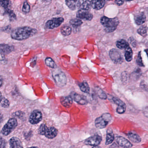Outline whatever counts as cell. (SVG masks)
<instances>
[{
	"label": "cell",
	"mask_w": 148,
	"mask_h": 148,
	"mask_svg": "<svg viewBox=\"0 0 148 148\" xmlns=\"http://www.w3.org/2000/svg\"><path fill=\"white\" fill-rule=\"evenodd\" d=\"M23 114V112H15L14 113L15 116L17 117H20L22 116V114Z\"/></svg>",
	"instance_id": "cell-40"
},
{
	"label": "cell",
	"mask_w": 148,
	"mask_h": 148,
	"mask_svg": "<svg viewBox=\"0 0 148 148\" xmlns=\"http://www.w3.org/2000/svg\"><path fill=\"white\" fill-rule=\"evenodd\" d=\"M92 8L95 10L101 9L106 4L105 1H91Z\"/></svg>",
	"instance_id": "cell-19"
},
{
	"label": "cell",
	"mask_w": 148,
	"mask_h": 148,
	"mask_svg": "<svg viewBox=\"0 0 148 148\" xmlns=\"http://www.w3.org/2000/svg\"><path fill=\"white\" fill-rule=\"evenodd\" d=\"M112 101L116 105L118 106L116 109V112L119 114H123L126 110V106L125 103L121 99L116 97H112Z\"/></svg>",
	"instance_id": "cell-11"
},
{
	"label": "cell",
	"mask_w": 148,
	"mask_h": 148,
	"mask_svg": "<svg viewBox=\"0 0 148 148\" xmlns=\"http://www.w3.org/2000/svg\"><path fill=\"white\" fill-rule=\"evenodd\" d=\"M147 31H148V27L145 26H143L137 30V33L141 36L145 37L147 35Z\"/></svg>",
	"instance_id": "cell-31"
},
{
	"label": "cell",
	"mask_w": 148,
	"mask_h": 148,
	"mask_svg": "<svg viewBox=\"0 0 148 148\" xmlns=\"http://www.w3.org/2000/svg\"><path fill=\"white\" fill-rule=\"evenodd\" d=\"M143 113L145 116L148 118V107H146L144 109Z\"/></svg>",
	"instance_id": "cell-38"
},
{
	"label": "cell",
	"mask_w": 148,
	"mask_h": 148,
	"mask_svg": "<svg viewBox=\"0 0 148 148\" xmlns=\"http://www.w3.org/2000/svg\"><path fill=\"white\" fill-rule=\"evenodd\" d=\"M10 148H23V145L18 138L13 137L9 141Z\"/></svg>",
	"instance_id": "cell-15"
},
{
	"label": "cell",
	"mask_w": 148,
	"mask_h": 148,
	"mask_svg": "<svg viewBox=\"0 0 148 148\" xmlns=\"http://www.w3.org/2000/svg\"><path fill=\"white\" fill-rule=\"evenodd\" d=\"M0 3L1 6L3 7L5 10H7V9H9V7L10 5L11 2L9 1H1Z\"/></svg>",
	"instance_id": "cell-35"
},
{
	"label": "cell",
	"mask_w": 148,
	"mask_h": 148,
	"mask_svg": "<svg viewBox=\"0 0 148 148\" xmlns=\"http://www.w3.org/2000/svg\"><path fill=\"white\" fill-rule=\"evenodd\" d=\"M79 1H66L65 3L70 9L74 11L77 8H78Z\"/></svg>",
	"instance_id": "cell-23"
},
{
	"label": "cell",
	"mask_w": 148,
	"mask_h": 148,
	"mask_svg": "<svg viewBox=\"0 0 148 148\" xmlns=\"http://www.w3.org/2000/svg\"><path fill=\"white\" fill-rule=\"evenodd\" d=\"M116 45L118 48L120 49H125L128 47L130 46L128 42L123 39H120L118 40L116 43Z\"/></svg>",
	"instance_id": "cell-24"
},
{
	"label": "cell",
	"mask_w": 148,
	"mask_h": 148,
	"mask_svg": "<svg viewBox=\"0 0 148 148\" xmlns=\"http://www.w3.org/2000/svg\"><path fill=\"white\" fill-rule=\"evenodd\" d=\"M114 140V136L113 132L112 130L109 129L107 131L106 134V145H108L110 144L113 142Z\"/></svg>",
	"instance_id": "cell-22"
},
{
	"label": "cell",
	"mask_w": 148,
	"mask_h": 148,
	"mask_svg": "<svg viewBox=\"0 0 148 148\" xmlns=\"http://www.w3.org/2000/svg\"><path fill=\"white\" fill-rule=\"evenodd\" d=\"M52 77L58 86L63 87L64 86L66 83V77L64 72L62 71L59 68H54L52 71Z\"/></svg>",
	"instance_id": "cell-3"
},
{
	"label": "cell",
	"mask_w": 148,
	"mask_h": 148,
	"mask_svg": "<svg viewBox=\"0 0 148 148\" xmlns=\"http://www.w3.org/2000/svg\"><path fill=\"white\" fill-rule=\"evenodd\" d=\"M109 55L111 59L115 64H121L123 61V58L122 54L116 49H111L109 52Z\"/></svg>",
	"instance_id": "cell-7"
},
{
	"label": "cell",
	"mask_w": 148,
	"mask_h": 148,
	"mask_svg": "<svg viewBox=\"0 0 148 148\" xmlns=\"http://www.w3.org/2000/svg\"><path fill=\"white\" fill-rule=\"evenodd\" d=\"M111 120L112 116L110 113H103L101 116L96 119L95 121V126L98 129H104Z\"/></svg>",
	"instance_id": "cell-5"
},
{
	"label": "cell",
	"mask_w": 148,
	"mask_h": 148,
	"mask_svg": "<svg viewBox=\"0 0 148 148\" xmlns=\"http://www.w3.org/2000/svg\"><path fill=\"white\" fill-rule=\"evenodd\" d=\"M102 141V137L98 135H95L88 138L85 140L84 143L87 145L96 146L99 144Z\"/></svg>",
	"instance_id": "cell-10"
},
{
	"label": "cell",
	"mask_w": 148,
	"mask_h": 148,
	"mask_svg": "<svg viewBox=\"0 0 148 148\" xmlns=\"http://www.w3.org/2000/svg\"><path fill=\"white\" fill-rule=\"evenodd\" d=\"M70 23L73 27H77L83 24V21L79 19H73L70 21Z\"/></svg>",
	"instance_id": "cell-30"
},
{
	"label": "cell",
	"mask_w": 148,
	"mask_h": 148,
	"mask_svg": "<svg viewBox=\"0 0 148 148\" xmlns=\"http://www.w3.org/2000/svg\"><path fill=\"white\" fill-rule=\"evenodd\" d=\"M60 32L64 36H67L70 35L72 33V29L70 27L64 26L62 27L60 29Z\"/></svg>",
	"instance_id": "cell-27"
},
{
	"label": "cell",
	"mask_w": 148,
	"mask_h": 148,
	"mask_svg": "<svg viewBox=\"0 0 148 148\" xmlns=\"http://www.w3.org/2000/svg\"><path fill=\"white\" fill-rule=\"evenodd\" d=\"M1 106L4 108H8L10 105V103L8 99L5 98V97H2L1 93Z\"/></svg>",
	"instance_id": "cell-32"
},
{
	"label": "cell",
	"mask_w": 148,
	"mask_h": 148,
	"mask_svg": "<svg viewBox=\"0 0 148 148\" xmlns=\"http://www.w3.org/2000/svg\"><path fill=\"white\" fill-rule=\"evenodd\" d=\"M42 119V112L38 110H35L30 115L29 122L32 124H37L40 123Z\"/></svg>",
	"instance_id": "cell-9"
},
{
	"label": "cell",
	"mask_w": 148,
	"mask_h": 148,
	"mask_svg": "<svg viewBox=\"0 0 148 148\" xmlns=\"http://www.w3.org/2000/svg\"><path fill=\"white\" fill-rule=\"evenodd\" d=\"M91 3L90 1H79L78 8L79 10H84L88 11L90 9Z\"/></svg>",
	"instance_id": "cell-17"
},
{
	"label": "cell",
	"mask_w": 148,
	"mask_h": 148,
	"mask_svg": "<svg viewBox=\"0 0 148 148\" xmlns=\"http://www.w3.org/2000/svg\"><path fill=\"white\" fill-rule=\"evenodd\" d=\"M116 140L119 145L123 148H131L132 146V144L125 138L121 136L116 137Z\"/></svg>",
	"instance_id": "cell-12"
},
{
	"label": "cell",
	"mask_w": 148,
	"mask_h": 148,
	"mask_svg": "<svg viewBox=\"0 0 148 148\" xmlns=\"http://www.w3.org/2000/svg\"><path fill=\"white\" fill-rule=\"evenodd\" d=\"M14 49V47L12 46L6 44H1L0 45L1 54L3 55L9 54L13 51Z\"/></svg>",
	"instance_id": "cell-16"
},
{
	"label": "cell",
	"mask_w": 148,
	"mask_h": 148,
	"mask_svg": "<svg viewBox=\"0 0 148 148\" xmlns=\"http://www.w3.org/2000/svg\"><path fill=\"white\" fill-rule=\"evenodd\" d=\"M30 5L28 4L27 1H25L23 4V7H22V11L24 12L28 13L30 11Z\"/></svg>",
	"instance_id": "cell-34"
},
{
	"label": "cell",
	"mask_w": 148,
	"mask_h": 148,
	"mask_svg": "<svg viewBox=\"0 0 148 148\" xmlns=\"http://www.w3.org/2000/svg\"><path fill=\"white\" fill-rule=\"evenodd\" d=\"M5 140L2 138V137L1 138V148H5L6 146Z\"/></svg>",
	"instance_id": "cell-37"
},
{
	"label": "cell",
	"mask_w": 148,
	"mask_h": 148,
	"mask_svg": "<svg viewBox=\"0 0 148 148\" xmlns=\"http://www.w3.org/2000/svg\"><path fill=\"white\" fill-rule=\"evenodd\" d=\"M64 21L63 18H55L48 20L46 23L45 27L49 29H54L59 27Z\"/></svg>",
	"instance_id": "cell-8"
},
{
	"label": "cell",
	"mask_w": 148,
	"mask_h": 148,
	"mask_svg": "<svg viewBox=\"0 0 148 148\" xmlns=\"http://www.w3.org/2000/svg\"><path fill=\"white\" fill-rule=\"evenodd\" d=\"M125 57L126 61L128 62H130L132 60V51L130 46L128 47L127 48L125 49Z\"/></svg>",
	"instance_id": "cell-26"
},
{
	"label": "cell",
	"mask_w": 148,
	"mask_h": 148,
	"mask_svg": "<svg viewBox=\"0 0 148 148\" xmlns=\"http://www.w3.org/2000/svg\"><path fill=\"white\" fill-rule=\"evenodd\" d=\"M101 24L104 27L105 31L107 33H111L116 30L119 24V21L117 18H109L103 16L100 19Z\"/></svg>",
	"instance_id": "cell-2"
},
{
	"label": "cell",
	"mask_w": 148,
	"mask_h": 148,
	"mask_svg": "<svg viewBox=\"0 0 148 148\" xmlns=\"http://www.w3.org/2000/svg\"><path fill=\"white\" fill-rule=\"evenodd\" d=\"M45 61L46 64L49 67L53 68V69L57 67L55 62L53 61V60L51 58H49V57L47 58Z\"/></svg>",
	"instance_id": "cell-29"
},
{
	"label": "cell",
	"mask_w": 148,
	"mask_h": 148,
	"mask_svg": "<svg viewBox=\"0 0 148 148\" xmlns=\"http://www.w3.org/2000/svg\"><path fill=\"white\" fill-rule=\"evenodd\" d=\"M145 52H146V54H147V56H148V49H146V50H145Z\"/></svg>",
	"instance_id": "cell-42"
},
{
	"label": "cell",
	"mask_w": 148,
	"mask_h": 148,
	"mask_svg": "<svg viewBox=\"0 0 148 148\" xmlns=\"http://www.w3.org/2000/svg\"><path fill=\"white\" fill-rule=\"evenodd\" d=\"M79 86L80 90L85 93H89L90 91V88L88 83L86 81H84L79 84Z\"/></svg>",
	"instance_id": "cell-25"
},
{
	"label": "cell",
	"mask_w": 148,
	"mask_h": 148,
	"mask_svg": "<svg viewBox=\"0 0 148 148\" xmlns=\"http://www.w3.org/2000/svg\"><path fill=\"white\" fill-rule=\"evenodd\" d=\"M38 148V147H35V146H33V147H29V148Z\"/></svg>",
	"instance_id": "cell-44"
},
{
	"label": "cell",
	"mask_w": 148,
	"mask_h": 148,
	"mask_svg": "<svg viewBox=\"0 0 148 148\" xmlns=\"http://www.w3.org/2000/svg\"><path fill=\"white\" fill-rule=\"evenodd\" d=\"M5 10V12H6L9 15V17H10V20H14L16 19V16L14 13V12L13 11L10 10V9H7V10Z\"/></svg>",
	"instance_id": "cell-33"
},
{
	"label": "cell",
	"mask_w": 148,
	"mask_h": 148,
	"mask_svg": "<svg viewBox=\"0 0 148 148\" xmlns=\"http://www.w3.org/2000/svg\"><path fill=\"white\" fill-rule=\"evenodd\" d=\"M92 148H101V147H99V146H94V147H92Z\"/></svg>",
	"instance_id": "cell-43"
},
{
	"label": "cell",
	"mask_w": 148,
	"mask_h": 148,
	"mask_svg": "<svg viewBox=\"0 0 148 148\" xmlns=\"http://www.w3.org/2000/svg\"><path fill=\"white\" fill-rule=\"evenodd\" d=\"M115 3L118 6H121L123 4L124 1H116Z\"/></svg>",
	"instance_id": "cell-39"
},
{
	"label": "cell",
	"mask_w": 148,
	"mask_h": 148,
	"mask_svg": "<svg viewBox=\"0 0 148 148\" xmlns=\"http://www.w3.org/2000/svg\"><path fill=\"white\" fill-rule=\"evenodd\" d=\"M76 16L77 18L85 20L91 21L93 18V15L87 11L79 10L77 12Z\"/></svg>",
	"instance_id": "cell-13"
},
{
	"label": "cell",
	"mask_w": 148,
	"mask_h": 148,
	"mask_svg": "<svg viewBox=\"0 0 148 148\" xmlns=\"http://www.w3.org/2000/svg\"><path fill=\"white\" fill-rule=\"evenodd\" d=\"M60 102L63 106L66 108H69L72 104L73 99L71 96L62 97L60 99Z\"/></svg>",
	"instance_id": "cell-18"
},
{
	"label": "cell",
	"mask_w": 148,
	"mask_h": 148,
	"mask_svg": "<svg viewBox=\"0 0 148 148\" xmlns=\"http://www.w3.org/2000/svg\"><path fill=\"white\" fill-rule=\"evenodd\" d=\"M136 63L138 65L140 66H144V65L143 63L142 57H141V52H139L138 55Z\"/></svg>",
	"instance_id": "cell-36"
},
{
	"label": "cell",
	"mask_w": 148,
	"mask_h": 148,
	"mask_svg": "<svg viewBox=\"0 0 148 148\" xmlns=\"http://www.w3.org/2000/svg\"><path fill=\"white\" fill-rule=\"evenodd\" d=\"M71 97L73 99L78 103L80 105H86L88 103L87 99L85 96L75 92H72L71 94Z\"/></svg>",
	"instance_id": "cell-14"
},
{
	"label": "cell",
	"mask_w": 148,
	"mask_h": 148,
	"mask_svg": "<svg viewBox=\"0 0 148 148\" xmlns=\"http://www.w3.org/2000/svg\"><path fill=\"white\" fill-rule=\"evenodd\" d=\"M95 91L99 98L102 99H107V95L102 89L99 87H96L95 88Z\"/></svg>",
	"instance_id": "cell-28"
},
{
	"label": "cell",
	"mask_w": 148,
	"mask_h": 148,
	"mask_svg": "<svg viewBox=\"0 0 148 148\" xmlns=\"http://www.w3.org/2000/svg\"><path fill=\"white\" fill-rule=\"evenodd\" d=\"M38 132L40 135L45 136L47 138L52 139L57 136L58 131L54 127H48L45 124H42L39 128Z\"/></svg>",
	"instance_id": "cell-4"
},
{
	"label": "cell",
	"mask_w": 148,
	"mask_h": 148,
	"mask_svg": "<svg viewBox=\"0 0 148 148\" xmlns=\"http://www.w3.org/2000/svg\"><path fill=\"white\" fill-rule=\"evenodd\" d=\"M37 33L36 29L29 27H23L14 29L11 34V37L13 39L22 40L35 35Z\"/></svg>",
	"instance_id": "cell-1"
},
{
	"label": "cell",
	"mask_w": 148,
	"mask_h": 148,
	"mask_svg": "<svg viewBox=\"0 0 148 148\" xmlns=\"http://www.w3.org/2000/svg\"><path fill=\"white\" fill-rule=\"evenodd\" d=\"M146 17L143 13H141L135 17V23L138 25H142L145 22Z\"/></svg>",
	"instance_id": "cell-21"
},
{
	"label": "cell",
	"mask_w": 148,
	"mask_h": 148,
	"mask_svg": "<svg viewBox=\"0 0 148 148\" xmlns=\"http://www.w3.org/2000/svg\"><path fill=\"white\" fill-rule=\"evenodd\" d=\"M17 125L18 122L17 119L15 118L10 119L2 128L1 133L3 136H8L13 131L15 130Z\"/></svg>",
	"instance_id": "cell-6"
},
{
	"label": "cell",
	"mask_w": 148,
	"mask_h": 148,
	"mask_svg": "<svg viewBox=\"0 0 148 148\" xmlns=\"http://www.w3.org/2000/svg\"><path fill=\"white\" fill-rule=\"evenodd\" d=\"M128 138L132 141L134 143H139L141 142V138L136 133L134 132H130L128 133Z\"/></svg>",
	"instance_id": "cell-20"
},
{
	"label": "cell",
	"mask_w": 148,
	"mask_h": 148,
	"mask_svg": "<svg viewBox=\"0 0 148 148\" xmlns=\"http://www.w3.org/2000/svg\"><path fill=\"white\" fill-rule=\"evenodd\" d=\"M2 84V79L1 77V86Z\"/></svg>",
	"instance_id": "cell-41"
}]
</instances>
